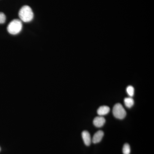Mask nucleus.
Returning <instances> with one entry per match:
<instances>
[{
    "mask_svg": "<svg viewBox=\"0 0 154 154\" xmlns=\"http://www.w3.org/2000/svg\"><path fill=\"white\" fill-rule=\"evenodd\" d=\"M0 151H1V147H0Z\"/></svg>",
    "mask_w": 154,
    "mask_h": 154,
    "instance_id": "nucleus-12",
    "label": "nucleus"
},
{
    "mask_svg": "<svg viewBox=\"0 0 154 154\" xmlns=\"http://www.w3.org/2000/svg\"><path fill=\"white\" fill-rule=\"evenodd\" d=\"M20 20L24 22H29L33 20L34 15L32 9L29 6H23L19 12Z\"/></svg>",
    "mask_w": 154,
    "mask_h": 154,
    "instance_id": "nucleus-1",
    "label": "nucleus"
},
{
    "mask_svg": "<svg viewBox=\"0 0 154 154\" xmlns=\"http://www.w3.org/2000/svg\"><path fill=\"white\" fill-rule=\"evenodd\" d=\"M123 154H130L131 152L130 146L128 143L125 144L122 149Z\"/></svg>",
    "mask_w": 154,
    "mask_h": 154,
    "instance_id": "nucleus-9",
    "label": "nucleus"
},
{
    "mask_svg": "<svg viewBox=\"0 0 154 154\" xmlns=\"http://www.w3.org/2000/svg\"><path fill=\"white\" fill-rule=\"evenodd\" d=\"M22 28V21L19 19H14L11 21L8 25L7 30L8 32L12 35L19 34Z\"/></svg>",
    "mask_w": 154,
    "mask_h": 154,
    "instance_id": "nucleus-2",
    "label": "nucleus"
},
{
    "mask_svg": "<svg viewBox=\"0 0 154 154\" xmlns=\"http://www.w3.org/2000/svg\"><path fill=\"white\" fill-rule=\"evenodd\" d=\"M124 103L126 107L131 108L134 104V101L133 99L131 97L126 98L124 99Z\"/></svg>",
    "mask_w": 154,
    "mask_h": 154,
    "instance_id": "nucleus-8",
    "label": "nucleus"
},
{
    "mask_svg": "<svg viewBox=\"0 0 154 154\" xmlns=\"http://www.w3.org/2000/svg\"><path fill=\"white\" fill-rule=\"evenodd\" d=\"M126 91L130 97H132L134 95V88L132 86H128L126 88Z\"/></svg>",
    "mask_w": 154,
    "mask_h": 154,
    "instance_id": "nucleus-10",
    "label": "nucleus"
},
{
    "mask_svg": "<svg viewBox=\"0 0 154 154\" xmlns=\"http://www.w3.org/2000/svg\"><path fill=\"white\" fill-rule=\"evenodd\" d=\"M110 109L107 106H102L99 107L97 110V113L100 116L106 115L109 113Z\"/></svg>",
    "mask_w": 154,
    "mask_h": 154,
    "instance_id": "nucleus-7",
    "label": "nucleus"
},
{
    "mask_svg": "<svg viewBox=\"0 0 154 154\" xmlns=\"http://www.w3.org/2000/svg\"><path fill=\"white\" fill-rule=\"evenodd\" d=\"M82 137L86 146H89L91 144L92 139H91V135L88 131H84L82 132Z\"/></svg>",
    "mask_w": 154,
    "mask_h": 154,
    "instance_id": "nucleus-6",
    "label": "nucleus"
},
{
    "mask_svg": "<svg viewBox=\"0 0 154 154\" xmlns=\"http://www.w3.org/2000/svg\"><path fill=\"white\" fill-rule=\"evenodd\" d=\"M113 113L114 117L118 119H123L125 117L126 112L120 103H117L114 105L113 109Z\"/></svg>",
    "mask_w": 154,
    "mask_h": 154,
    "instance_id": "nucleus-3",
    "label": "nucleus"
},
{
    "mask_svg": "<svg viewBox=\"0 0 154 154\" xmlns=\"http://www.w3.org/2000/svg\"><path fill=\"white\" fill-rule=\"evenodd\" d=\"M105 122V119L102 116H97L94 119L93 123L96 127H102L104 125Z\"/></svg>",
    "mask_w": 154,
    "mask_h": 154,
    "instance_id": "nucleus-5",
    "label": "nucleus"
},
{
    "mask_svg": "<svg viewBox=\"0 0 154 154\" xmlns=\"http://www.w3.org/2000/svg\"><path fill=\"white\" fill-rule=\"evenodd\" d=\"M5 15L2 12H0V24H4L6 22Z\"/></svg>",
    "mask_w": 154,
    "mask_h": 154,
    "instance_id": "nucleus-11",
    "label": "nucleus"
},
{
    "mask_svg": "<svg viewBox=\"0 0 154 154\" xmlns=\"http://www.w3.org/2000/svg\"><path fill=\"white\" fill-rule=\"evenodd\" d=\"M104 135V132L102 131L99 130V131H97L93 136L92 140V142L95 144L100 142L102 140Z\"/></svg>",
    "mask_w": 154,
    "mask_h": 154,
    "instance_id": "nucleus-4",
    "label": "nucleus"
}]
</instances>
